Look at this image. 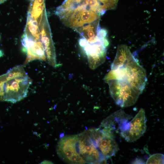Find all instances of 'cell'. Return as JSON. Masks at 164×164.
I'll use <instances>...</instances> for the list:
<instances>
[{
  "instance_id": "obj_2",
  "label": "cell",
  "mask_w": 164,
  "mask_h": 164,
  "mask_svg": "<svg viewBox=\"0 0 164 164\" xmlns=\"http://www.w3.org/2000/svg\"><path fill=\"white\" fill-rule=\"evenodd\" d=\"M32 81L22 65L0 76V101L15 103L26 97Z\"/></svg>"
},
{
  "instance_id": "obj_5",
  "label": "cell",
  "mask_w": 164,
  "mask_h": 164,
  "mask_svg": "<svg viewBox=\"0 0 164 164\" xmlns=\"http://www.w3.org/2000/svg\"><path fill=\"white\" fill-rule=\"evenodd\" d=\"M77 136L79 153L86 163H106L108 159L102 155L95 146L87 130Z\"/></svg>"
},
{
  "instance_id": "obj_6",
  "label": "cell",
  "mask_w": 164,
  "mask_h": 164,
  "mask_svg": "<svg viewBox=\"0 0 164 164\" xmlns=\"http://www.w3.org/2000/svg\"><path fill=\"white\" fill-rule=\"evenodd\" d=\"M104 38H101L99 41L94 43H87L82 48L87 56L89 67L92 69L98 67L105 60L107 46L104 41Z\"/></svg>"
},
{
  "instance_id": "obj_4",
  "label": "cell",
  "mask_w": 164,
  "mask_h": 164,
  "mask_svg": "<svg viewBox=\"0 0 164 164\" xmlns=\"http://www.w3.org/2000/svg\"><path fill=\"white\" fill-rule=\"evenodd\" d=\"M95 146L102 155L108 159L114 155L119 150L113 135L100 128L87 130Z\"/></svg>"
},
{
  "instance_id": "obj_14",
  "label": "cell",
  "mask_w": 164,
  "mask_h": 164,
  "mask_svg": "<svg viewBox=\"0 0 164 164\" xmlns=\"http://www.w3.org/2000/svg\"><path fill=\"white\" fill-rule=\"evenodd\" d=\"M7 0H0V4L2 3Z\"/></svg>"
},
{
  "instance_id": "obj_10",
  "label": "cell",
  "mask_w": 164,
  "mask_h": 164,
  "mask_svg": "<svg viewBox=\"0 0 164 164\" xmlns=\"http://www.w3.org/2000/svg\"><path fill=\"white\" fill-rule=\"evenodd\" d=\"M107 34V31L104 29H101L98 26L97 32V36L100 38L106 37Z\"/></svg>"
},
{
  "instance_id": "obj_12",
  "label": "cell",
  "mask_w": 164,
  "mask_h": 164,
  "mask_svg": "<svg viewBox=\"0 0 164 164\" xmlns=\"http://www.w3.org/2000/svg\"><path fill=\"white\" fill-rule=\"evenodd\" d=\"M93 29H89L85 31L87 32V36L89 38V39L93 38L97 36H95Z\"/></svg>"
},
{
  "instance_id": "obj_7",
  "label": "cell",
  "mask_w": 164,
  "mask_h": 164,
  "mask_svg": "<svg viewBox=\"0 0 164 164\" xmlns=\"http://www.w3.org/2000/svg\"><path fill=\"white\" fill-rule=\"evenodd\" d=\"M146 118L145 111L141 109L130 121L129 129L120 135L127 142H134L142 136L146 130Z\"/></svg>"
},
{
  "instance_id": "obj_13",
  "label": "cell",
  "mask_w": 164,
  "mask_h": 164,
  "mask_svg": "<svg viewBox=\"0 0 164 164\" xmlns=\"http://www.w3.org/2000/svg\"><path fill=\"white\" fill-rule=\"evenodd\" d=\"M51 161L49 160H44L41 162L40 164H53Z\"/></svg>"
},
{
  "instance_id": "obj_8",
  "label": "cell",
  "mask_w": 164,
  "mask_h": 164,
  "mask_svg": "<svg viewBox=\"0 0 164 164\" xmlns=\"http://www.w3.org/2000/svg\"><path fill=\"white\" fill-rule=\"evenodd\" d=\"M99 15L91 10L82 11L79 19L84 24L91 23L99 18Z\"/></svg>"
},
{
  "instance_id": "obj_9",
  "label": "cell",
  "mask_w": 164,
  "mask_h": 164,
  "mask_svg": "<svg viewBox=\"0 0 164 164\" xmlns=\"http://www.w3.org/2000/svg\"><path fill=\"white\" fill-rule=\"evenodd\" d=\"M146 164H163L164 155L157 153L151 156L147 159Z\"/></svg>"
},
{
  "instance_id": "obj_16",
  "label": "cell",
  "mask_w": 164,
  "mask_h": 164,
  "mask_svg": "<svg viewBox=\"0 0 164 164\" xmlns=\"http://www.w3.org/2000/svg\"><path fill=\"white\" fill-rule=\"evenodd\" d=\"M30 0L31 1H33L34 0Z\"/></svg>"
},
{
  "instance_id": "obj_11",
  "label": "cell",
  "mask_w": 164,
  "mask_h": 164,
  "mask_svg": "<svg viewBox=\"0 0 164 164\" xmlns=\"http://www.w3.org/2000/svg\"><path fill=\"white\" fill-rule=\"evenodd\" d=\"M87 43V39L85 38H80L79 41V45L82 48L85 46Z\"/></svg>"
},
{
  "instance_id": "obj_3",
  "label": "cell",
  "mask_w": 164,
  "mask_h": 164,
  "mask_svg": "<svg viewBox=\"0 0 164 164\" xmlns=\"http://www.w3.org/2000/svg\"><path fill=\"white\" fill-rule=\"evenodd\" d=\"M77 135L62 137L58 143L56 151L63 161L72 164L86 163L80 155L78 148Z\"/></svg>"
},
{
  "instance_id": "obj_1",
  "label": "cell",
  "mask_w": 164,
  "mask_h": 164,
  "mask_svg": "<svg viewBox=\"0 0 164 164\" xmlns=\"http://www.w3.org/2000/svg\"><path fill=\"white\" fill-rule=\"evenodd\" d=\"M104 79L115 103L122 108L135 103L147 81L145 69L125 45L118 46L111 69Z\"/></svg>"
},
{
  "instance_id": "obj_15",
  "label": "cell",
  "mask_w": 164,
  "mask_h": 164,
  "mask_svg": "<svg viewBox=\"0 0 164 164\" xmlns=\"http://www.w3.org/2000/svg\"><path fill=\"white\" fill-rule=\"evenodd\" d=\"M2 51L0 50V56H2L3 55V54H2Z\"/></svg>"
}]
</instances>
